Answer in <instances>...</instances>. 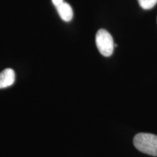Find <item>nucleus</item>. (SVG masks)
<instances>
[{"instance_id":"nucleus-1","label":"nucleus","mask_w":157,"mask_h":157,"mask_svg":"<svg viewBox=\"0 0 157 157\" xmlns=\"http://www.w3.org/2000/svg\"><path fill=\"white\" fill-rule=\"evenodd\" d=\"M134 146L142 153L157 156V135L150 133H139L133 139Z\"/></svg>"},{"instance_id":"nucleus-2","label":"nucleus","mask_w":157,"mask_h":157,"mask_svg":"<svg viewBox=\"0 0 157 157\" xmlns=\"http://www.w3.org/2000/svg\"><path fill=\"white\" fill-rule=\"evenodd\" d=\"M96 46L102 56L109 57L112 55L114 49L113 39L109 31L105 29H100L95 36Z\"/></svg>"},{"instance_id":"nucleus-3","label":"nucleus","mask_w":157,"mask_h":157,"mask_svg":"<svg viewBox=\"0 0 157 157\" xmlns=\"http://www.w3.org/2000/svg\"><path fill=\"white\" fill-rule=\"evenodd\" d=\"M15 80V71L12 68H6L0 73V89L13 85Z\"/></svg>"},{"instance_id":"nucleus-4","label":"nucleus","mask_w":157,"mask_h":157,"mask_svg":"<svg viewBox=\"0 0 157 157\" xmlns=\"http://www.w3.org/2000/svg\"><path fill=\"white\" fill-rule=\"evenodd\" d=\"M57 10L60 18L66 22H69L73 18L74 12L69 4L66 2H63L58 7H56Z\"/></svg>"},{"instance_id":"nucleus-5","label":"nucleus","mask_w":157,"mask_h":157,"mask_svg":"<svg viewBox=\"0 0 157 157\" xmlns=\"http://www.w3.org/2000/svg\"><path fill=\"white\" fill-rule=\"evenodd\" d=\"M137 2L144 10L151 9L157 4V0H137Z\"/></svg>"},{"instance_id":"nucleus-6","label":"nucleus","mask_w":157,"mask_h":157,"mask_svg":"<svg viewBox=\"0 0 157 157\" xmlns=\"http://www.w3.org/2000/svg\"><path fill=\"white\" fill-rule=\"evenodd\" d=\"M52 2L56 7H58L60 5H61L63 2H64L63 0H52Z\"/></svg>"}]
</instances>
